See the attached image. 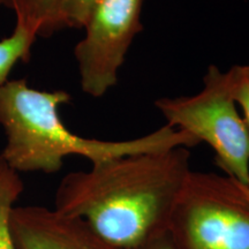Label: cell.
Returning <instances> with one entry per match:
<instances>
[{
    "mask_svg": "<svg viewBox=\"0 0 249 249\" xmlns=\"http://www.w3.org/2000/svg\"><path fill=\"white\" fill-rule=\"evenodd\" d=\"M191 172L187 147L104 160L64 177L54 209L81 218L107 244L127 249L169 230Z\"/></svg>",
    "mask_w": 249,
    "mask_h": 249,
    "instance_id": "1",
    "label": "cell"
},
{
    "mask_svg": "<svg viewBox=\"0 0 249 249\" xmlns=\"http://www.w3.org/2000/svg\"><path fill=\"white\" fill-rule=\"evenodd\" d=\"M70 101L67 91L31 88L26 80L2 83L0 124L5 130L6 144L0 158L18 173L51 174L61 169L68 156H81L96 164L123 156L200 144L191 134L167 124L124 141L83 138L71 132L61 120V105Z\"/></svg>",
    "mask_w": 249,
    "mask_h": 249,
    "instance_id": "2",
    "label": "cell"
},
{
    "mask_svg": "<svg viewBox=\"0 0 249 249\" xmlns=\"http://www.w3.org/2000/svg\"><path fill=\"white\" fill-rule=\"evenodd\" d=\"M155 107L167 126L191 134L200 144L207 143L226 177L249 187V130L232 97L226 71L210 65L197 93L158 98Z\"/></svg>",
    "mask_w": 249,
    "mask_h": 249,
    "instance_id": "3",
    "label": "cell"
},
{
    "mask_svg": "<svg viewBox=\"0 0 249 249\" xmlns=\"http://www.w3.org/2000/svg\"><path fill=\"white\" fill-rule=\"evenodd\" d=\"M169 231L179 249H249V201L235 180L192 170Z\"/></svg>",
    "mask_w": 249,
    "mask_h": 249,
    "instance_id": "4",
    "label": "cell"
},
{
    "mask_svg": "<svg viewBox=\"0 0 249 249\" xmlns=\"http://www.w3.org/2000/svg\"><path fill=\"white\" fill-rule=\"evenodd\" d=\"M144 0H98L74 49L82 91L99 98L113 88L129 48L143 30Z\"/></svg>",
    "mask_w": 249,
    "mask_h": 249,
    "instance_id": "5",
    "label": "cell"
},
{
    "mask_svg": "<svg viewBox=\"0 0 249 249\" xmlns=\"http://www.w3.org/2000/svg\"><path fill=\"white\" fill-rule=\"evenodd\" d=\"M11 229L18 249H117L81 218L44 207H14Z\"/></svg>",
    "mask_w": 249,
    "mask_h": 249,
    "instance_id": "6",
    "label": "cell"
},
{
    "mask_svg": "<svg viewBox=\"0 0 249 249\" xmlns=\"http://www.w3.org/2000/svg\"><path fill=\"white\" fill-rule=\"evenodd\" d=\"M61 0H0V6L9 8L20 21L42 37L62 29Z\"/></svg>",
    "mask_w": 249,
    "mask_h": 249,
    "instance_id": "7",
    "label": "cell"
},
{
    "mask_svg": "<svg viewBox=\"0 0 249 249\" xmlns=\"http://www.w3.org/2000/svg\"><path fill=\"white\" fill-rule=\"evenodd\" d=\"M22 191L18 173L0 158V249H18L11 229V213Z\"/></svg>",
    "mask_w": 249,
    "mask_h": 249,
    "instance_id": "8",
    "label": "cell"
},
{
    "mask_svg": "<svg viewBox=\"0 0 249 249\" xmlns=\"http://www.w3.org/2000/svg\"><path fill=\"white\" fill-rule=\"evenodd\" d=\"M37 37L35 30L17 21L12 35L0 40V86L8 81L9 74L18 61H29L31 48Z\"/></svg>",
    "mask_w": 249,
    "mask_h": 249,
    "instance_id": "9",
    "label": "cell"
},
{
    "mask_svg": "<svg viewBox=\"0 0 249 249\" xmlns=\"http://www.w3.org/2000/svg\"><path fill=\"white\" fill-rule=\"evenodd\" d=\"M226 73L232 97L249 130V65H235Z\"/></svg>",
    "mask_w": 249,
    "mask_h": 249,
    "instance_id": "10",
    "label": "cell"
},
{
    "mask_svg": "<svg viewBox=\"0 0 249 249\" xmlns=\"http://www.w3.org/2000/svg\"><path fill=\"white\" fill-rule=\"evenodd\" d=\"M98 0H61L60 14L64 28H83Z\"/></svg>",
    "mask_w": 249,
    "mask_h": 249,
    "instance_id": "11",
    "label": "cell"
},
{
    "mask_svg": "<svg viewBox=\"0 0 249 249\" xmlns=\"http://www.w3.org/2000/svg\"><path fill=\"white\" fill-rule=\"evenodd\" d=\"M127 249H179L169 230Z\"/></svg>",
    "mask_w": 249,
    "mask_h": 249,
    "instance_id": "12",
    "label": "cell"
},
{
    "mask_svg": "<svg viewBox=\"0 0 249 249\" xmlns=\"http://www.w3.org/2000/svg\"><path fill=\"white\" fill-rule=\"evenodd\" d=\"M238 183H239V182H238ZM239 186H240L242 193H244V195L246 196V197H247V200L249 201V187L241 185V183H239Z\"/></svg>",
    "mask_w": 249,
    "mask_h": 249,
    "instance_id": "13",
    "label": "cell"
}]
</instances>
